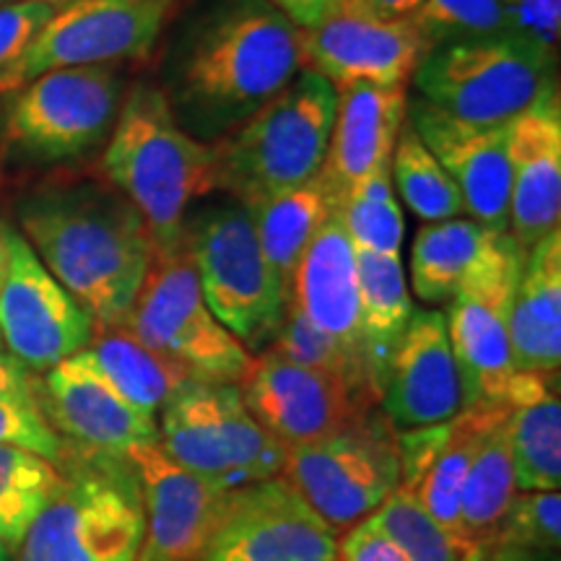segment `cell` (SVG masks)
I'll return each mask as SVG.
<instances>
[{"instance_id": "obj_19", "label": "cell", "mask_w": 561, "mask_h": 561, "mask_svg": "<svg viewBox=\"0 0 561 561\" xmlns=\"http://www.w3.org/2000/svg\"><path fill=\"white\" fill-rule=\"evenodd\" d=\"M305 68L335 87H405L416 70L424 42L411 19L390 21L346 9L312 30H301Z\"/></svg>"}, {"instance_id": "obj_37", "label": "cell", "mask_w": 561, "mask_h": 561, "mask_svg": "<svg viewBox=\"0 0 561 561\" xmlns=\"http://www.w3.org/2000/svg\"><path fill=\"white\" fill-rule=\"evenodd\" d=\"M268 348L276 351L284 359L301 364V367L318 369L322 375H331L335 380H343L354 390H359L364 396L375 398V401L380 403V390H377L369 371L356 359H351L331 335L318 331V328H314L294 305H289V310H286V318L280 322L276 339H273Z\"/></svg>"}, {"instance_id": "obj_3", "label": "cell", "mask_w": 561, "mask_h": 561, "mask_svg": "<svg viewBox=\"0 0 561 561\" xmlns=\"http://www.w3.org/2000/svg\"><path fill=\"white\" fill-rule=\"evenodd\" d=\"M104 178L138 208L153 257L182 248V224L195 203L219 191L216 146L182 130L157 83L125 94L102 157Z\"/></svg>"}, {"instance_id": "obj_31", "label": "cell", "mask_w": 561, "mask_h": 561, "mask_svg": "<svg viewBox=\"0 0 561 561\" xmlns=\"http://www.w3.org/2000/svg\"><path fill=\"white\" fill-rule=\"evenodd\" d=\"M517 491L520 489H517L515 466H512L510 411L504 403L476 450L460 500L462 536L479 546L483 557H486L491 536Z\"/></svg>"}, {"instance_id": "obj_14", "label": "cell", "mask_w": 561, "mask_h": 561, "mask_svg": "<svg viewBox=\"0 0 561 561\" xmlns=\"http://www.w3.org/2000/svg\"><path fill=\"white\" fill-rule=\"evenodd\" d=\"M94 320L45 268L24 234L9 224V271L0 284V341L32 375L89 346Z\"/></svg>"}, {"instance_id": "obj_10", "label": "cell", "mask_w": 561, "mask_h": 561, "mask_svg": "<svg viewBox=\"0 0 561 561\" xmlns=\"http://www.w3.org/2000/svg\"><path fill=\"white\" fill-rule=\"evenodd\" d=\"M280 476L341 536L367 520L401 483L398 432L375 409L348 430L289 447Z\"/></svg>"}, {"instance_id": "obj_25", "label": "cell", "mask_w": 561, "mask_h": 561, "mask_svg": "<svg viewBox=\"0 0 561 561\" xmlns=\"http://www.w3.org/2000/svg\"><path fill=\"white\" fill-rule=\"evenodd\" d=\"M291 305L369 371L362 339L356 250L348 240L339 208H333L301 257L291 286Z\"/></svg>"}, {"instance_id": "obj_6", "label": "cell", "mask_w": 561, "mask_h": 561, "mask_svg": "<svg viewBox=\"0 0 561 561\" xmlns=\"http://www.w3.org/2000/svg\"><path fill=\"white\" fill-rule=\"evenodd\" d=\"M182 248L216 320L250 354L268 348L291 299L265 261L250 206L227 195L191 208L182 224Z\"/></svg>"}, {"instance_id": "obj_1", "label": "cell", "mask_w": 561, "mask_h": 561, "mask_svg": "<svg viewBox=\"0 0 561 561\" xmlns=\"http://www.w3.org/2000/svg\"><path fill=\"white\" fill-rule=\"evenodd\" d=\"M301 68V30L268 0H195L170 24L157 87L182 130L219 144Z\"/></svg>"}, {"instance_id": "obj_40", "label": "cell", "mask_w": 561, "mask_h": 561, "mask_svg": "<svg viewBox=\"0 0 561 561\" xmlns=\"http://www.w3.org/2000/svg\"><path fill=\"white\" fill-rule=\"evenodd\" d=\"M0 445L21 447L58 466L66 442L42 413L37 396L0 398Z\"/></svg>"}, {"instance_id": "obj_34", "label": "cell", "mask_w": 561, "mask_h": 561, "mask_svg": "<svg viewBox=\"0 0 561 561\" xmlns=\"http://www.w3.org/2000/svg\"><path fill=\"white\" fill-rule=\"evenodd\" d=\"M390 178L396 193L421 221H447L466 214L462 195L455 187L453 178L442 170L434 153L421 144L409 121H405L396 151H392Z\"/></svg>"}, {"instance_id": "obj_9", "label": "cell", "mask_w": 561, "mask_h": 561, "mask_svg": "<svg viewBox=\"0 0 561 561\" xmlns=\"http://www.w3.org/2000/svg\"><path fill=\"white\" fill-rule=\"evenodd\" d=\"M557 58L520 37L453 42L421 55L419 100L476 125H507L553 81Z\"/></svg>"}, {"instance_id": "obj_36", "label": "cell", "mask_w": 561, "mask_h": 561, "mask_svg": "<svg viewBox=\"0 0 561 561\" xmlns=\"http://www.w3.org/2000/svg\"><path fill=\"white\" fill-rule=\"evenodd\" d=\"M341 219L356 252L401 255L403 210L398 206L390 170L377 172L341 201Z\"/></svg>"}, {"instance_id": "obj_24", "label": "cell", "mask_w": 561, "mask_h": 561, "mask_svg": "<svg viewBox=\"0 0 561 561\" xmlns=\"http://www.w3.org/2000/svg\"><path fill=\"white\" fill-rule=\"evenodd\" d=\"M405 87H348L339 91V107L320 180L339 203L371 174L390 170L392 151L405 125Z\"/></svg>"}, {"instance_id": "obj_26", "label": "cell", "mask_w": 561, "mask_h": 561, "mask_svg": "<svg viewBox=\"0 0 561 561\" xmlns=\"http://www.w3.org/2000/svg\"><path fill=\"white\" fill-rule=\"evenodd\" d=\"M515 371L559 375L561 367V229L528 250L510 310Z\"/></svg>"}, {"instance_id": "obj_11", "label": "cell", "mask_w": 561, "mask_h": 561, "mask_svg": "<svg viewBox=\"0 0 561 561\" xmlns=\"http://www.w3.org/2000/svg\"><path fill=\"white\" fill-rule=\"evenodd\" d=\"M528 250L510 231H489L447 310V333L460 369L462 403H504L515 367L510 351V310Z\"/></svg>"}, {"instance_id": "obj_49", "label": "cell", "mask_w": 561, "mask_h": 561, "mask_svg": "<svg viewBox=\"0 0 561 561\" xmlns=\"http://www.w3.org/2000/svg\"><path fill=\"white\" fill-rule=\"evenodd\" d=\"M13 559H16V551H13L5 541H0V561H13Z\"/></svg>"}, {"instance_id": "obj_44", "label": "cell", "mask_w": 561, "mask_h": 561, "mask_svg": "<svg viewBox=\"0 0 561 561\" xmlns=\"http://www.w3.org/2000/svg\"><path fill=\"white\" fill-rule=\"evenodd\" d=\"M299 30H312L335 13L346 11L354 0H268Z\"/></svg>"}, {"instance_id": "obj_41", "label": "cell", "mask_w": 561, "mask_h": 561, "mask_svg": "<svg viewBox=\"0 0 561 561\" xmlns=\"http://www.w3.org/2000/svg\"><path fill=\"white\" fill-rule=\"evenodd\" d=\"M515 37L557 58L561 34V0H500Z\"/></svg>"}, {"instance_id": "obj_30", "label": "cell", "mask_w": 561, "mask_h": 561, "mask_svg": "<svg viewBox=\"0 0 561 561\" xmlns=\"http://www.w3.org/2000/svg\"><path fill=\"white\" fill-rule=\"evenodd\" d=\"M359 273V318L367 367L382 392L385 371L392 359L398 341L413 318L411 289L405 284L401 255H377L356 252Z\"/></svg>"}, {"instance_id": "obj_18", "label": "cell", "mask_w": 561, "mask_h": 561, "mask_svg": "<svg viewBox=\"0 0 561 561\" xmlns=\"http://www.w3.org/2000/svg\"><path fill=\"white\" fill-rule=\"evenodd\" d=\"M34 396L53 430L83 450L130 455L159 439L157 419L125 401L87 351L47 369Z\"/></svg>"}, {"instance_id": "obj_46", "label": "cell", "mask_w": 561, "mask_h": 561, "mask_svg": "<svg viewBox=\"0 0 561 561\" xmlns=\"http://www.w3.org/2000/svg\"><path fill=\"white\" fill-rule=\"evenodd\" d=\"M424 0H354L348 9L371 13L377 19H390V21H401V19H411L413 13L421 9Z\"/></svg>"}, {"instance_id": "obj_27", "label": "cell", "mask_w": 561, "mask_h": 561, "mask_svg": "<svg viewBox=\"0 0 561 561\" xmlns=\"http://www.w3.org/2000/svg\"><path fill=\"white\" fill-rule=\"evenodd\" d=\"M510 445L520 491L561 486V398L559 375L515 371L510 380Z\"/></svg>"}, {"instance_id": "obj_48", "label": "cell", "mask_w": 561, "mask_h": 561, "mask_svg": "<svg viewBox=\"0 0 561 561\" xmlns=\"http://www.w3.org/2000/svg\"><path fill=\"white\" fill-rule=\"evenodd\" d=\"M9 271V221L0 219V284Z\"/></svg>"}, {"instance_id": "obj_12", "label": "cell", "mask_w": 561, "mask_h": 561, "mask_svg": "<svg viewBox=\"0 0 561 561\" xmlns=\"http://www.w3.org/2000/svg\"><path fill=\"white\" fill-rule=\"evenodd\" d=\"M180 5L182 0H66L30 47L0 70V96L55 68L146 58Z\"/></svg>"}, {"instance_id": "obj_15", "label": "cell", "mask_w": 561, "mask_h": 561, "mask_svg": "<svg viewBox=\"0 0 561 561\" xmlns=\"http://www.w3.org/2000/svg\"><path fill=\"white\" fill-rule=\"evenodd\" d=\"M339 533L284 476L231 491L219 530L198 561H335Z\"/></svg>"}, {"instance_id": "obj_51", "label": "cell", "mask_w": 561, "mask_h": 561, "mask_svg": "<svg viewBox=\"0 0 561 561\" xmlns=\"http://www.w3.org/2000/svg\"><path fill=\"white\" fill-rule=\"evenodd\" d=\"M0 354H5V348H3V341H0Z\"/></svg>"}, {"instance_id": "obj_8", "label": "cell", "mask_w": 561, "mask_h": 561, "mask_svg": "<svg viewBox=\"0 0 561 561\" xmlns=\"http://www.w3.org/2000/svg\"><path fill=\"white\" fill-rule=\"evenodd\" d=\"M3 149L26 164L76 161L107 144L125 100L117 66L55 68L11 91Z\"/></svg>"}, {"instance_id": "obj_50", "label": "cell", "mask_w": 561, "mask_h": 561, "mask_svg": "<svg viewBox=\"0 0 561 561\" xmlns=\"http://www.w3.org/2000/svg\"><path fill=\"white\" fill-rule=\"evenodd\" d=\"M9 3H30V0H0V5H9Z\"/></svg>"}, {"instance_id": "obj_7", "label": "cell", "mask_w": 561, "mask_h": 561, "mask_svg": "<svg viewBox=\"0 0 561 561\" xmlns=\"http://www.w3.org/2000/svg\"><path fill=\"white\" fill-rule=\"evenodd\" d=\"M159 450L185 471L240 489L280 476L289 445L265 432L240 388L193 380L159 413Z\"/></svg>"}, {"instance_id": "obj_29", "label": "cell", "mask_w": 561, "mask_h": 561, "mask_svg": "<svg viewBox=\"0 0 561 561\" xmlns=\"http://www.w3.org/2000/svg\"><path fill=\"white\" fill-rule=\"evenodd\" d=\"M333 208H339V203L320 178L250 206L265 261L271 263L280 289L289 299L301 257Z\"/></svg>"}, {"instance_id": "obj_13", "label": "cell", "mask_w": 561, "mask_h": 561, "mask_svg": "<svg viewBox=\"0 0 561 561\" xmlns=\"http://www.w3.org/2000/svg\"><path fill=\"white\" fill-rule=\"evenodd\" d=\"M123 325L195 380L237 385L252 364L250 351L208 310L185 248L153 257Z\"/></svg>"}, {"instance_id": "obj_47", "label": "cell", "mask_w": 561, "mask_h": 561, "mask_svg": "<svg viewBox=\"0 0 561 561\" xmlns=\"http://www.w3.org/2000/svg\"><path fill=\"white\" fill-rule=\"evenodd\" d=\"M483 561H559L557 551H520V549H496L489 551Z\"/></svg>"}, {"instance_id": "obj_22", "label": "cell", "mask_w": 561, "mask_h": 561, "mask_svg": "<svg viewBox=\"0 0 561 561\" xmlns=\"http://www.w3.org/2000/svg\"><path fill=\"white\" fill-rule=\"evenodd\" d=\"M510 237L530 250L561 221V96L546 87L528 110L507 123Z\"/></svg>"}, {"instance_id": "obj_2", "label": "cell", "mask_w": 561, "mask_h": 561, "mask_svg": "<svg viewBox=\"0 0 561 561\" xmlns=\"http://www.w3.org/2000/svg\"><path fill=\"white\" fill-rule=\"evenodd\" d=\"M16 224L94 328L123 325L153 263L138 208L112 185L66 182L24 195Z\"/></svg>"}, {"instance_id": "obj_42", "label": "cell", "mask_w": 561, "mask_h": 561, "mask_svg": "<svg viewBox=\"0 0 561 561\" xmlns=\"http://www.w3.org/2000/svg\"><path fill=\"white\" fill-rule=\"evenodd\" d=\"M66 0H30L0 5V70L19 58Z\"/></svg>"}, {"instance_id": "obj_16", "label": "cell", "mask_w": 561, "mask_h": 561, "mask_svg": "<svg viewBox=\"0 0 561 561\" xmlns=\"http://www.w3.org/2000/svg\"><path fill=\"white\" fill-rule=\"evenodd\" d=\"M237 388L257 424L289 447L348 430L380 405L343 380L294 364L271 348L252 356Z\"/></svg>"}, {"instance_id": "obj_35", "label": "cell", "mask_w": 561, "mask_h": 561, "mask_svg": "<svg viewBox=\"0 0 561 561\" xmlns=\"http://www.w3.org/2000/svg\"><path fill=\"white\" fill-rule=\"evenodd\" d=\"M58 483L55 462L21 447L0 445V541L16 551Z\"/></svg>"}, {"instance_id": "obj_32", "label": "cell", "mask_w": 561, "mask_h": 561, "mask_svg": "<svg viewBox=\"0 0 561 561\" xmlns=\"http://www.w3.org/2000/svg\"><path fill=\"white\" fill-rule=\"evenodd\" d=\"M486 237L489 229L473 219L426 224L411 248L413 294L426 305H450Z\"/></svg>"}, {"instance_id": "obj_20", "label": "cell", "mask_w": 561, "mask_h": 561, "mask_svg": "<svg viewBox=\"0 0 561 561\" xmlns=\"http://www.w3.org/2000/svg\"><path fill=\"white\" fill-rule=\"evenodd\" d=\"M405 121L434 153L462 195V206L489 231H507L510 159L507 125H476L445 115L430 102L409 96Z\"/></svg>"}, {"instance_id": "obj_4", "label": "cell", "mask_w": 561, "mask_h": 561, "mask_svg": "<svg viewBox=\"0 0 561 561\" xmlns=\"http://www.w3.org/2000/svg\"><path fill=\"white\" fill-rule=\"evenodd\" d=\"M58 471V489L34 517L13 561H136L146 515L128 455L66 442Z\"/></svg>"}, {"instance_id": "obj_17", "label": "cell", "mask_w": 561, "mask_h": 561, "mask_svg": "<svg viewBox=\"0 0 561 561\" xmlns=\"http://www.w3.org/2000/svg\"><path fill=\"white\" fill-rule=\"evenodd\" d=\"M133 468L144 494V541L136 561H198L219 530L234 489L185 471L146 445L133 450Z\"/></svg>"}, {"instance_id": "obj_33", "label": "cell", "mask_w": 561, "mask_h": 561, "mask_svg": "<svg viewBox=\"0 0 561 561\" xmlns=\"http://www.w3.org/2000/svg\"><path fill=\"white\" fill-rule=\"evenodd\" d=\"M367 520L385 533L409 561H483L479 546L434 520L401 486Z\"/></svg>"}, {"instance_id": "obj_45", "label": "cell", "mask_w": 561, "mask_h": 561, "mask_svg": "<svg viewBox=\"0 0 561 561\" xmlns=\"http://www.w3.org/2000/svg\"><path fill=\"white\" fill-rule=\"evenodd\" d=\"M37 380L39 377L32 375L24 364H19L9 354H0V398L34 396Z\"/></svg>"}, {"instance_id": "obj_43", "label": "cell", "mask_w": 561, "mask_h": 561, "mask_svg": "<svg viewBox=\"0 0 561 561\" xmlns=\"http://www.w3.org/2000/svg\"><path fill=\"white\" fill-rule=\"evenodd\" d=\"M335 561H409L405 553L380 533L369 520L339 536V559Z\"/></svg>"}, {"instance_id": "obj_21", "label": "cell", "mask_w": 561, "mask_h": 561, "mask_svg": "<svg viewBox=\"0 0 561 561\" xmlns=\"http://www.w3.org/2000/svg\"><path fill=\"white\" fill-rule=\"evenodd\" d=\"M466 409L447 318L439 310L413 312L385 371L380 411L396 432L450 421Z\"/></svg>"}, {"instance_id": "obj_23", "label": "cell", "mask_w": 561, "mask_h": 561, "mask_svg": "<svg viewBox=\"0 0 561 561\" xmlns=\"http://www.w3.org/2000/svg\"><path fill=\"white\" fill-rule=\"evenodd\" d=\"M502 405H468L450 421L398 432V458H401L398 486L409 491L434 520L458 536H462V486L483 434Z\"/></svg>"}, {"instance_id": "obj_39", "label": "cell", "mask_w": 561, "mask_h": 561, "mask_svg": "<svg viewBox=\"0 0 561 561\" xmlns=\"http://www.w3.org/2000/svg\"><path fill=\"white\" fill-rule=\"evenodd\" d=\"M561 546V496L559 491H517L496 525L489 551H557Z\"/></svg>"}, {"instance_id": "obj_28", "label": "cell", "mask_w": 561, "mask_h": 561, "mask_svg": "<svg viewBox=\"0 0 561 561\" xmlns=\"http://www.w3.org/2000/svg\"><path fill=\"white\" fill-rule=\"evenodd\" d=\"M83 351L125 401L153 419L187 382L195 380L191 369L146 346L125 325L94 328Z\"/></svg>"}, {"instance_id": "obj_38", "label": "cell", "mask_w": 561, "mask_h": 561, "mask_svg": "<svg viewBox=\"0 0 561 561\" xmlns=\"http://www.w3.org/2000/svg\"><path fill=\"white\" fill-rule=\"evenodd\" d=\"M411 21L424 53L453 42L515 37L500 0H424Z\"/></svg>"}, {"instance_id": "obj_5", "label": "cell", "mask_w": 561, "mask_h": 561, "mask_svg": "<svg viewBox=\"0 0 561 561\" xmlns=\"http://www.w3.org/2000/svg\"><path fill=\"white\" fill-rule=\"evenodd\" d=\"M339 91L310 68L216 146L219 191L244 206L320 178Z\"/></svg>"}]
</instances>
